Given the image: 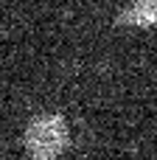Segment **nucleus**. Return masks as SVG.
Returning a JSON list of instances; mask_svg holds the SVG:
<instances>
[{
  "mask_svg": "<svg viewBox=\"0 0 157 160\" xmlns=\"http://www.w3.org/2000/svg\"><path fill=\"white\" fill-rule=\"evenodd\" d=\"M67 124L59 112H45L37 115L28 127H25V152L31 160H56L65 146H67Z\"/></svg>",
  "mask_w": 157,
  "mask_h": 160,
  "instance_id": "obj_1",
  "label": "nucleus"
},
{
  "mask_svg": "<svg viewBox=\"0 0 157 160\" xmlns=\"http://www.w3.org/2000/svg\"><path fill=\"white\" fill-rule=\"evenodd\" d=\"M118 25H138V28L157 25V0H135L129 8L118 14Z\"/></svg>",
  "mask_w": 157,
  "mask_h": 160,
  "instance_id": "obj_2",
  "label": "nucleus"
}]
</instances>
